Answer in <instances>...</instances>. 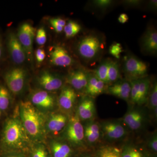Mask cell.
Here are the masks:
<instances>
[{
	"instance_id": "obj_35",
	"label": "cell",
	"mask_w": 157,
	"mask_h": 157,
	"mask_svg": "<svg viewBox=\"0 0 157 157\" xmlns=\"http://www.w3.org/2000/svg\"><path fill=\"white\" fill-rule=\"evenodd\" d=\"M122 51V47L119 43H114L110 46L109 49V52L113 56L116 58L119 59L120 55Z\"/></svg>"
},
{
	"instance_id": "obj_27",
	"label": "cell",
	"mask_w": 157,
	"mask_h": 157,
	"mask_svg": "<svg viewBox=\"0 0 157 157\" xmlns=\"http://www.w3.org/2000/svg\"><path fill=\"white\" fill-rule=\"evenodd\" d=\"M10 92L6 86L0 84V110L5 111L9 108L10 104Z\"/></svg>"
},
{
	"instance_id": "obj_36",
	"label": "cell",
	"mask_w": 157,
	"mask_h": 157,
	"mask_svg": "<svg viewBox=\"0 0 157 157\" xmlns=\"http://www.w3.org/2000/svg\"><path fill=\"white\" fill-rule=\"evenodd\" d=\"M113 2L110 0H96L93 2L94 6L99 9H107L111 6Z\"/></svg>"
},
{
	"instance_id": "obj_20",
	"label": "cell",
	"mask_w": 157,
	"mask_h": 157,
	"mask_svg": "<svg viewBox=\"0 0 157 157\" xmlns=\"http://www.w3.org/2000/svg\"><path fill=\"white\" fill-rule=\"evenodd\" d=\"M131 86L130 82L118 80L110 85L107 89V93L129 102L130 100Z\"/></svg>"
},
{
	"instance_id": "obj_38",
	"label": "cell",
	"mask_w": 157,
	"mask_h": 157,
	"mask_svg": "<svg viewBox=\"0 0 157 157\" xmlns=\"http://www.w3.org/2000/svg\"><path fill=\"white\" fill-rule=\"evenodd\" d=\"M141 1H134V0H131V1H124V3H125L127 6H139L141 3Z\"/></svg>"
},
{
	"instance_id": "obj_7",
	"label": "cell",
	"mask_w": 157,
	"mask_h": 157,
	"mask_svg": "<svg viewBox=\"0 0 157 157\" xmlns=\"http://www.w3.org/2000/svg\"><path fill=\"white\" fill-rule=\"evenodd\" d=\"M83 126L85 140L88 148L94 149L101 145L103 140L100 122L94 120L86 122Z\"/></svg>"
},
{
	"instance_id": "obj_14",
	"label": "cell",
	"mask_w": 157,
	"mask_h": 157,
	"mask_svg": "<svg viewBox=\"0 0 157 157\" xmlns=\"http://www.w3.org/2000/svg\"><path fill=\"white\" fill-rule=\"evenodd\" d=\"M76 113L81 122L95 120L96 108L93 98L87 96L82 98L78 104Z\"/></svg>"
},
{
	"instance_id": "obj_43",
	"label": "cell",
	"mask_w": 157,
	"mask_h": 157,
	"mask_svg": "<svg viewBox=\"0 0 157 157\" xmlns=\"http://www.w3.org/2000/svg\"><path fill=\"white\" fill-rule=\"evenodd\" d=\"M150 157H157V155H151Z\"/></svg>"
},
{
	"instance_id": "obj_21",
	"label": "cell",
	"mask_w": 157,
	"mask_h": 157,
	"mask_svg": "<svg viewBox=\"0 0 157 157\" xmlns=\"http://www.w3.org/2000/svg\"><path fill=\"white\" fill-rule=\"evenodd\" d=\"M141 47L147 53L155 54L157 51V32L152 26L147 27L144 35L141 42Z\"/></svg>"
},
{
	"instance_id": "obj_5",
	"label": "cell",
	"mask_w": 157,
	"mask_h": 157,
	"mask_svg": "<svg viewBox=\"0 0 157 157\" xmlns=\"http://www.w3.org/2000/svg\"><path fill=\"white\" fill-rule=\"evenodd\" d=\"M149 115L140 106H134L128 110L121 119L131 132L141 131L146 126Z\"/></svg>"
},
{
	"instance_id": "obj_25",
	"label": "cell",
	"mask_w": 157,
	"mask_h": 157,
	"mask_svg": "<svg viewBox=\"0 0 157 157\" xmlns=\"http://www.w3.org/2000/svg\"><path fill=\"white\" fill-rule=\"evenodd\" d=\"M147 107L151 112L152 115L157 118V83L155 81L153 84L151 85L149 94L147 102Z\"/></svg>"
},
{
	"instance_id": "obj_18",
	"label": "cell",
	"mask_w": 157,
	"mask_h": 157,
	"mask_svg": "<svg viewBox=\"0 0 157 157\" xmlns=\"http://www.w3.org/2000/svg\"><path fill=\"white\" fill-rule=\"evenodd\" d=\"M77 98L75 90L70 86H64L58 99V103L61 109L65 112L71 111Z\"/></svg>"
},
{
	"instance_id": "obj_33",
	"label": "cell",
	"mask_w": 157,
	"mask_h": 157,
	"mask_svg": "<svg viewBox=\"0 0 157 157\" xmlns=\"http://www.w3.org/2000/svg\"><path fill=\"white\" fill-rule=\"evenodd\" d=\"M49 23L57 33H61L67 24L66 21L60 17L51 18Z\"/></svg>"
},
{
	"instance_id": "obj_40",
	"label": "cell",
	"mask_w": 157,
	"mask_h": 157,
	"mask_svg": "<svg viewBox=\"0 0 157 157\" xmlns=\"http://www.w3.org/2000/svg\"><path fill=\"white\" fill-rule=\"evenodd\" d=\"M3 53H4V47L2 35L0 34V63L2 61L3 58Z\"/></svg>"
},
{
	"instance_id": "obj_24",
	"label": "cell",
	"mask_w": 157,
	"mask_h": 157,
	"mask_svg": "<svg viewBox=\"0 0 157 157\" xmlns=\"http://www.w3.org/2000/svg\"><path fill=\"white\" fill-rule=\"evenodd\" d=\"M151 86V82L147 77L139 79V106L146 104Z\"/></svg>"
},
{
	"instance_id": "obj_32",
	"label": "cell",
	"mask_w": 157,
	"mask_h": 157,
	"mask_svg": "<svg viewBox=\"0 0 157 157\" xmlns=\"http://www.w3.org/2000/svg\"><path fill=\"white\" fill-rule=\"evenodd\" d=\"M109 62V60L103 62L97 68L94 74L99 80L103 81L107 85Z\"/></svg>"
},
{
	"instance_id": "obj_10",
	"label": "cell",
	"mask_w": 157,
	"mask_h": 157,
	"mask_svg": "<svg viewBox=\"0 0 157 157\" xmlns=\"http://www.w3.org/2000/svg\"><path fill=\"white\" fill-rule=\"evenodd\" d=\"M30 100V101L34 107L43 113L52 110L56 104L55 96L44 90L34 92L31 95Z\"/></svg>"
},
{
	"instance_id": "obj_26",
	"label": "cell",
	"mask_w": 157,
	"mask_h": 157,
	"mask_svg": "<svg viewBox=\"0 0 157 157\" xmlns=\"http://www.w3.org/2000/svg\"><path fill=\"white\" fill-rule=\"evenodd\" d=\"M120 76L119 68L117 63L113 61H109L107 84L110 85L118 81Z\"/></svg>"
},
{
	"instance_id": "obj_9",
	"label": "cell",
	"mask_w": 157,
	"mask_h": 157,
	"mask_svg": "<svg viewBox=\"0 0 157 157\" xmlns=\"http://www.w3.org/2000/svg\"><path fill=\"white\" fill-rule=\"evenodd\" d=\"M101 43L98 37L89 35L82 39L78 46L79 55L86 59L95 57L101 51Z\"/></svg>"
},
{
	"instance_id": "obj_29",
	"label": "cell",
	"mask_w": 157,
	"mask_h": 157,
	"mask_svg": "<svg viewBox=\"0 0 157 157\" xmlns=\"http://www.w3.org/2000/svg\"><path fill=\"white\" fill-rule=\"evenodd\" d=\"M31 147V157H50L48 149L42 142H35Z\"/></svg>"
},
{
	"instance_id": "obj_15",
	"label": "cell",
	"mask_w": 157,
	"mask_h": 157,
	"mask_svg": "<svg viewBox=\"0 0 157 157\" xmlns=\"http://www.w3.org/2000/svg\"><path fill=\"white\" fill-rule=\"evenodd\" d=\"M121 157H150L151 154L143 143L127 140L120 147Z\"/></svg>"
},
{
	"instance_id": "obj_1",
	"label": "cell",
	"mask_w": 157,
	"mask_h": 157,
	"mask_svg": "<svg viewBox=\"0 0 157 157\" xmlns=\"http://www.w3.org/2000/svg\"><path fill=\"white\" fill-rule=\"evenodd\" d=\"M32 142L19 116H13L6 121L1 138V144L4 148L11 151L27 150L31 147Z\"/></svg>"
},
{
	"instance_id": "obj_22",
	"label": "cell",
	"mask_w": 157,
	"mask_h": 157,
	"mask_svg": "<svg viewBox=\"0 0 157 157\" xmlns=\"http://www.w3.org/2000/svg\"><path fill=\"white\" fill-rule=\"evenodd\" d=\"M88 76V74L83 70H75L68 75L67 82L73 89L82 90L86 87Z\"/></svg>"
},
{
	"instance_id": "obj_11",
	"label": "cell",
	"mask_w": 157,
	"mask_h": 157,
	"mask_svg": "<svg viewBox=\"0 0 157 157\" xmlns=\"http://www.w3.org/2000/svg\"><path fill=\"white\" fill-rule=\"evenodd\" d=\"M124 70L130 81L146 77L148 67L146 63L131 56L126 59Z\"/></svg>"
},
{
	"instance_id": "obj_13",
	"label": "cell",
	"mask_w": 157,
	"mask_h": 157,
	"mask_svg": "<svg viewBox=\"0 0 157 157\" xmlns=\"http://www.w3.org/2000/svg\"><path fill=\"white\" fill-rule=\"evenodd\" d=\"M69 118L64 112L52 113L46 119V133L53 135H60L67 124Z\"/></svg>"
},
{
	"instance_id": "obj_4",
	"label": "cell",
	"mask_w": 157,
	"mask_h": 157,
	"mask_svg": "<svg viewBox=\"0 0 157 157\" xmlns=\"http://www.w3.org/2000/svg\"><path fill=\"white\" fill-rule=\"evenodd\" d=\"M100 122L103 141L113 144L128 140L131 131L121 119L109 120Z\"/></svg>"
},
{
	"instance_id": "obj_41",
	"label": "cell",
	"mask_w": 157,
	"mask_h": 157,
	"mask_svg": "<svg viewBox=\"0 0 157 157\" xmlns=\"http://www.w3.org/2000/svg\"><path fill=\"white\" fill-rule=\"evenodd\" d=\"M3 157H26L22 154L19 153H12L6 155Z\"/></svg>"
},
{
	"instance_id": "obj_2",
	"label": "cell",
	"mask_w": 157,
	"mask_h": 157,
	"mask_svg": "<svg viewBox=\"0 0 157 157\" xmlns=\"http://www.w3.org/2000/svg\"><path fill=\"white\" fill-rule=\"evenodd\" d=\"M19 117L31 140L42 142L46 135V118L30 101H22L19 107Z\"/></svg>"
},
{
	"instance_id": "obj_31",
	"label": "cell",
	"mask_w": 157,
	"mask_h": 157,
	"mask_svg": "<svg viewBox=\"0 0 157 157\" xmlns=\"http://www.w3.org/2000/svg\"><path fill=\"white\" fill-rule=\"evenodd\" d=\"M144 144L147 150L152 155H157V131L152 133L147 137Z\"/></svg>"
},
{
	"instance_id": "obj_3",
	"label": "cell",
	"mask_w": 157,
	"mask_h": 157,
	"mask_svg": "<svg viewBox=\"0 0 157 157\" xmlns=\"http://www.w3.org/2000/svg\"><path fill=\"white\" fill-rule=\"evenodd\" d=\"M61 135L63 140L74 149L82 151L90 149L85 142L83 124L76 114L69 118L67 124Z\"/></svg>"
},
{
	"instance_id": "obj_16",
	"label": "cell",
	"mask_w": 157,
	"mask_h": 157,
	"mask_svg": "<svg viewBox=\"0 0 157 157\" xmlns=\"http://www.w3.org/2000/svg\"><path fill=\"white\" fill-rule=\"evenodd\" d=\"M37 80L39 86L43 90L49 92L59 89L63 84V79L60 77L48 71L41 73Z\"/></svg>"
},
{
	"instance_id": "obj_39",
	"label": "cell",
	"mask_w": 157,
	"mask_h": 157,
	"mask_svg": "<svg viewBox=\"0 0 157 157\" xmlns=\"http://www.w3.org/2000/svg\"><path fill=\"white\" fill-rule=\"evenodd\" d=\"M128 20V15L126 14H124V13L121 14L118 18L119 22L121 24L125 23L127 22Z\"/></svg>"
},
{
	"instance_id": "obj_17",
	"label": "cell",
	"mask_w": 157,
	"mask_h": 157,
	"mask_svg": "<svg viewBox=\"0 0 157 157\" xmlns=\"http://www.w3.org/2000/svg\"><path fill=\"white\" fill-rule=\"evenodd\" d=\"M50 61L54 66L60 67H69L74 62L67 51L60 46H55L51 52Z\"/></svg>"
},
{
	"instance_id": "obj_42",
	"label": "cell",
	"mask_w": 157,
	"mask_h": 157,
	"mask_svg": "<svg viewBox=\"0 0 157 157\" xmlns=\"http://www.w3.org/2000/svg\"><path fill=\"white\" fill-rule=\"evenodd\" d=\"M149 6L152 9H156L157 6V1H155V0H154V1H150Z\"/></svg>"
},
{
	"instance_id": "obj_23",
	"label": "cell",
	"mask_w": 157,
	"mask_h": 157,
	"mask_svg": "<svg viewBox=\"0 0 157 157\" xmlns=\"http://www.w3.org/2000/svg\"><path fill=\"white\" fill-rule=\"evenodd\" d=\"M93 154L94 157H121L120 148L109 144L96 147Z\"/></svg>"
},
{
	"instance_id": "obj_19",
	"label": "cell",
	"mask_w": 157,
	"mask_h": 157,
	"mask_svg": "<svg viewBox=\"0 0 157 157\" xmlns=\"http://www.w3.org/2000/svg\"><path fill=\"white\" fill-rule=\"evenodd\" d=\"M52 157H72L74 148L67 141L60 139H52L49 142Z\"/></svg>"
},
{
	"instance_id": "obj_34",
	"label": "cell",
	"mask_w": 157,
	"mask_h": 157,
	"mask_svg": "<svg viewBox=\"0 0 157 157\" xmlns=\"http://www.w3.org/2000/svg\"><path fill=\"white\" fill-rule=\"evenodd\" d=\"M36 40L38 45H43L45 44L47 40L46 31L43 27L38 29L36 35Z\"/></svg>"
},
{
	"instance_id": "obj_30",
	"label": "cell",
	"mask_w": 157,
	"mask_h": 157,
	"mask_svg": "<svg viewBox=\"0 0 157 157\" xmlns=\"http://www.w3.org/2000/svg\"><path fill=\"white\" fill-rule=\"evenodd\" d=\"M81 29V26L73 21H68L64 28L65 36L67 38H72L79 33Z\"/></svg>"
},
{
	"instance_id": "obj_8",
	"label": "cell",
	"mask_w": 157,
	"mask_h": 157,
	"mask_svg": "<svg viewBox=\"0 0 157 157\" xmlns=\"http://www.w3.org/2000/svg\"><path fill=\"white\" fill-rule=\"evenodd\" d=\"M6 45L12 62L16 64H22L28 59L25 50L17 39L16 34L9 33L6 39Z\"/></svg>"
},
{
	"instance_id": "obj_28",
	"label": "cell",
	"mask_w": 157,
	"mask_h": 157,
	"mask_svg": "<svg viewBox=\"0 0 157 157\" xmlns=\"http://www.w3.org/2000/svg\"><path fill=\"white\" fill-rule=\"evenodd\" d=\"M139 79L129 81L131 86L130 101L134 106H139Z\"/></svg>"
},
{
	"instance_id": "obj_37",
	"label": "cell",
	"mask_w": 157,
	"mask_h": 157,
	"mask_svg": "<svg viewBox=\"0 0 157 157\" xmlns=\"http://www.w3.org/2000/svg\"><path fill=\"white\" fill-rule=\"evenodd\" d=\"M36 58L37 62L39 63H42L45 60V53L44 49L41 48H39L36 51Z\"/></svg>"
},
{
	"instance_id": "obj_12",
	"label": "cell",
	"mask_w": 157,
	"mask_h": 157,
	"mask_svg": "<svg viewBox=\"0 0 157 157\" xmlns=\"http://www.w3.org/2000/svg\"><path fill=\"white\" fill-rule=\"evenodd\" d=\"M36 33V29L33 26L29 23H24L19 27L16 34L17 39L26 52L28 59H32Z\"/></svg>"
},
{
	"instance_id": "obj_6",
	"label": "cell",
	"mask_w": 157,
	"mask_h": 157,
	"mask_svg": "<svg viewBox=\"0 0 157 157\" xmlns=\"http://www.w3.org/2000/svg\"><path fill=\"white\" fill-rule=\"evenodd\" d=\"M27 73L23 68L15 67L8 70L4 75L6 86L14 95L19 94L25 86Z\"/></svg>"
},
{
	"instance_id": "obj_44",
	"label": "cell",
	"mask_w": 157,
	"mask_h": 157,
	"mask_svg": "<svg viewBox=\"0 0 157 157\" xmlns=\"http://www.w3.org/2000/svg\"><path fill=\"white\" fill-rule=\"evenodd\" d=\"M1 113H2V111L0 110V116H1Z\"/></svg>"
}]
</instances>
